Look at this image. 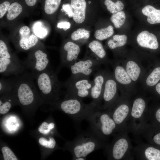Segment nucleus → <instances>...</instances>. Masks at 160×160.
<instances>
[{"mask_svg": "<svg viewBox=\"0 0 160 160\" xmlns=\"http://www.w3.org/2000/svg\"><path fill=\"white\" fill-rule=\"evenodd\" d=\"M108 144L98 136L90 129L79 133L72 141L67 143V148L72 155V159L86 157L92 152L105 148Z\"/></svg>", "mask_w": 160, "mask_h": 160, "instance_id": "obj_1", "label": "nucleus"}, {"mask_svg": "<svg viewBox=\"0 0 160 160\" xmlns=\"http://www.w3.org/2000/svg\"><path fill=\"white\" fill-rule=\"evenodd\" d=\"M87 120L89 123L90 129L106 142L110 137L118 132L116 124L106 110H97Z\"/></svg>", "mask_w": 160, "mask_h": 160, "instance_id": "obj_2", "label": "nucleus"}, {"mask_svg": "<svg viewBox=\"0 0 160 160\" xmlns=\"http://www.w3.org/2000/svg\"><path fill=\"white\" fill-rule=\"evenodd\" d=\"M57 73L51 68L34 76L36 83L41 94L54 100L58 99L63 84L58 79Z\"/></svg>", "mask_w": 160, "mask_h": 160, "instance_id": "obj_3", "label": "nucleus"}, {"mask_svg": "<svg viewBox=\"0 0 160 160\" xmlns=\"http://www.w3.org/2000/svg\"><path fill=\"white\" fill-rule=\"evenodd\" d=\"M65 98L62 101L56 102L55 104L76 122H80L83 120H87L92 114L100 109L92 102L89 104H85L81 100L73 98Z\"/></svg>", "mask_w": 160, "mask_h": 160, "instance_id": "obj_4", "label": "nucleus"}, {"mask_svg": "<svg viewBox=\"0 0 160 160\" xmlns=\"http://www.w3.org/2000/svg\"><path fill=\"white\" fill-rule=\"evenodd\" d=\"M127 131L117 132L111 143L105 149L108 159L121 160L128 158L132 148Z\"/></svg>", "mask_w": 160, "mask_h": 160, "instance_id": "obj_5", "label": "nucleus"}, {"mask_svg": "<svg viewBox=\"0 0 160 160\" xmlns=\"http://www.w3.org/2000/svg\"><path fill=\"white\" fill-rule=\"evenodd\" d=\"M93 80L89 78L70 77L63 83L66 89L65 97L73 98L82 100L84 98L90 97Z\"/></svg>", "mask_w": 160, "mask_h": 160, "instance_id": "obj_6", "label": "nucleus"}, {"mask_svg": "<svg viewBox=\"0 0 160 160\" xmlns=\"http://www.w3.org/2000/svg\"><path fill=\"white\" fill-rule=\"evenodd\" d=\"M131 106L126 102H122L117 99L107 110L116 124L118 132L129 131L128 123L129 122Z\"/></svg>", "mask_w": 160, "mask_h": 160, "instance_id": "obj_7", "label": "nucleus"}, {"mask_svg": "<svg viewBox=\"0 0 160 160\" xmlns=\"http://www.w3.org/2000/svg\"><path fill=\"white\" fill-rule=\"evenodd\" d=\"M23 62L26 70H30L33 76L51 68L47 53L41 49L32 51Z\"/></svg>", "mask_w": 160, "mask_h": 160, "instance_id": "obj_8", "label": "nucleus"}, {"mask_svg": "<svg viewBox=\"0 0 160 160\" xmlns=\"http://www.w3.org/2000/svg\"><path fill=\"white\" fill-rule=\"evenodd\" d=\"M147 103L142 97H137L134 100L130 114L129 130L134 132L147 123Z\"/></svg>", "mask_w": 160, "mask_h": 160, "instance_id": "obj_9", "label": "nucleus"}, {"mask_svg": "<svg viewBox=\"0 0 160 160\" xmlns=\"http://www.w3.org/2000/svg\"><path fill=\"white\" fill-rule=\"evenodd\" d=\"M103 64L97 60L89 56L78 60L69 68L72 78L87 77L93 75L99 69Z\"/></svg>", "mask_w": 160, "mask_h": 160, "instance_id": "obj_10", "label": "nucleus"}, {"mask_svg": "<svg viewBox=\"0 0 160 160\" xmlns=\"http://www.w3.org/2000/svg\"><path fill=\"white\" fill-rule=\"evenodd\" d=\"M80 51L79 46L75 42L68 41L63 45L61 50L60 63L57 68V73L63 67L68 68L76 62Z\"/></svg>", "mask_w": 160, "mask_h": 160, "instance_id": "obj_11", "label": "nucleus"}, {"mask_svg": "<svg viewBox=\"0 0 160 160\" xmlns=\"http://www.w3.org/2000/svg\"><path fill=\"white\" fill-rule=\"evenodd\" d=\"M106 72L104 71L98 70L94 74L93 84L91 89L90 97L92 102L99 109H102L100 106Z\"/></svg>", "mask_w": 160, "mask_h": 160, "instance_id": "obj_12", "label": "nucleus"}, {"mask_svg": "<svg viewBox=\"0 0 160 160\" xmlns=\"http://www.w3.org/2000/svg\"><path fill=\"white\" fill-rule=\"evenodd\" d=\"M117 84L113 76L106 72L103 95L104 105L102 109L105 110L117 99Z\"/></svg>", "mask_w": 160, "mask_h": 160, "instance_id": "obj_13", "label": "nucleus"}, {"mask_svg": "<svg viewBox=\"0 0 160 160\" xmlns=\"http://www.w3.org/2000/svg\"><path fill=\"white\" fill-rule=\"evenodd\" d=\"M19 32L20 38L17 45L20 49L28 50L34 47L37 44L38 41L37 38L35 35L31 34L30 29L28 26H22L20 29Z\"/></svg>", "mask_w": 160, "mask_h": 160, "instance_id": "obj_14", "label": "nucleus"}, {"mask_svg": "<svg viewBox=\"0 0 160 160\" xmlns=\"http://www.w3.org/2000/svg\"><path fill=\"white\" fill-rule=\"evenodd\" d=\"M134 153L137 158L141 159L160 160V150L147 144H139L134 149Z\"/></svg>", "mask_w": 160, "mask_h": 160, "instance_id": "obj_15", "label": "nucleus"}, {"mask_svg": "<svg viewBox=\"0 0 160 160\" xmlns=\"http://www.w3.org/2000/svg\"><path fill=\"white\" fill-rule=\"evenodd\" d=\"M70 4L73 9V20L79 24L83 23L86 18L87 7L86 0H71Z\"/></svg>", "mask_w": 160, "mask_h": 160, "instance_id": "obj_16", "label": "nucleus"}, {"mask_svg": "<svg viewBox=\"0 0 160 160\" xmlns=\"http://www.w3.org/2000/svg\"><path fill=\"white\" fill-rule=\"evenodd\" d=\"M137 41L141 47L152 49H157L159 43L156 36L147 31L141 32L137 36Z\"/></svg>", "mask_w": 160, "mask_h": 160, "instance_id": "obj_17", "label": "nucleus"}, {"mask_svg": "<svg viewBox=\"0 0 160 160\" xmlns=\"http://www.w3.org/2000/svg\"><path fill=\"white\" fill-rule=\"evenodd\" d=\"M88 47L91 51V57L101 62L106 63V52L102 44L97 40H94L88 44Z\"/></svg>", "mask_w": 160, "mask_h": 160, "instance_id": "obj_18", "label": "nucleus"}, {"mask_svg": "<svg viewBox=\"0 0 160 160\" xmlns=\"http://www.w3.org/2000/svg\"><path fill=\"white\" fill-rule=\"evenodd\" d=\"M113 66V76L117 83L123 85L130 84L132 80L124 68L117 64Z\"/></svg>", "mask_w": 160, "mask_h": 160, "instance_id": "obj_19", "label": "nucleus"}, {"mask_svg": "<svg viewBox=\"0 0 160 160\" xmlns=\"http://www.w3.org/2000/svg\"><path fill=\"white\" fill-rule=\"evenodd\" d=\"M142 12L148 17L147 20L149 23L152 24L160 23V9L147 5L143 8Z\"/></svg>", "mask_w": 160, "mask_h": 160, "instance_id": "obj_20", "label": "nucleus"}, {"mask_svg": "<svg viewBox=\"0 0 160 160\" xmlns=\"http://www.w3.org/2000/svg\"><path fill=\"white\" fill-rule=\"evenodd\" d=\"M126 70L132 81H135L138 79L141 72V69L138 64L133 60L127 62Z\"/></svg>", "mask_w": 160, "mask_h": 160, "instance_id": "obj_21", "label": "nucleus"}, {"mask_svg": "<svg viewBox=\"0 0 160 160\" xmlns=\"http://www.w3.org/2000/svg\"><path fill=\"white\" fill-rule=\"evenodd\" d=\"M127 39V36L125 35H114L112 39L108 41V46L110 49H112L122 47L126 44Z\"/></svg>", "mask_w": 160, "mask_h": 160, "instance_id": "obj_22", "label": "nucleus"}, {"mask_svg": "<svg viewBox=\"0 0 160 160\" xmlns=\"http://www.w3.org/2000/svg\"><path fill=\"white\" fill-rule=\"evenodd\" d=\"M113 33V28L110 25L106 28L96 30L94 33V36L97 40L102 41L109 38Z\"/></svg>", "mask_w": 160, "mask_h": 160, "instance_id": "obj_23", "label": "nucleus"}, {"mask_svg": "<svg viewBox=\"0 0 160 160\" xmlns=\"http://www.w3.org/2000/svg\"><path fill=\"white\" fill-rule=\"evenodd\" d=\"M22 11L21 5L17 2H14L10 5L8 8L7 18L9 20H13L16 18Z\"/></svg>", "mask_w": 160, "mask_h": 160, "instance_id": "obj_24", "label": "nucleus"}, {"mask_svg": "<svg viewBox=\"0 0 160 160\" xmlns=\"http://www.w3.org/2000/svg\"><path fill=\"white\" fill-rule=\"evenodd\" d=\"M104 4L106 7L107 9L112 14L121 11L124 7L123 3L119 0L115 2L111 0H105Z\"/></svg>", "mask_w": 160, "mask_h": 160, "instance_id": "obj_25", "label": "nucleus"}, {"mask_svg": "<svg viewBox=\"0 0 160 160\" xmlns=\"http://www.w3.org/2000/svg\"><path fill=\"white\" fill-rule=\"evenodd\" d=\"M61 0H45L44 10L48 15H52L58 9Z\"/></svg>", "mask_w": 160, "mask_h": 160, "instance_id": "obj_26", "label": "nucleus"}, {"mask_svg": "<svg viewBox=\"0 0 160 160\" xmlns=\"http://www.w3.org/2000/svg\"><path fill=\"white\" fill-rule=\"evenodd\" d=\"M126 15L123 11H120L113 14L110 20L116 28H120L124 24L126 20Z\"/></svg>", "mask_w": 160, "mask_h": 160, "instance_id": "obj_27", "label": "nucleus"}, {"mask_svg": "<svg viewBox=\"0 0 160 160\" xmlns=\"http://www.w3.org/2000/svg\"><path fill=\"white\" fill-rule=\"evenodd\" d=\"M90 36V31L84 28H80L72 33L71 38L73 41H77L81 39L87 40Z\"/></svg>", "mask_w": 160, "mask_h": 160, "instance_id": "obj_28", "label": "nucleus"}, {"mask_svg": "<svg viewBox=\"0 0 160 160\" xmlns=\"http://www.w3.org/2000/svg\"><path fill=\"white\" fill-rule=\"evenodd\" d=\"M160 80V67L155 68L149 75L146 79V84L148 86L156 85Z\"/></svg>", "mask_w": 160, "mask_h": 160, "instance_id": "obj_29", "label": "nucleus"}, {"mask_svg": "<svg viewBox=\"0 0 160 160\" xmlns=\"http://www.w3.org/2000/svg\"><path fill=\"white\" fill-rule=\"evenodd\" d=\"M13 82L12 79L1 78L0 79V93L4 94L10 92L13 89Z\"/></svg>", "mask_w": 160, "mask_h": 160, "instance_id": "obj_30", "label": "nucleus"}, {"mask_svg": "<svg viewBox=\"0 0 160 160\" xmlns=\"http://www.w3.org/2000/svg\"><path fill=\"white\" fill-rule=\"evenodd\" d=\"M39 142L41 145L51 149H54L56 145V141L53 137H49L48 141L46 138L41 137L39 139Z\"/></svg>", "mask_w": 160, "mask_h": 160, "instance_id": "obj_31", "label": "nucleus"}, {"mask_svg": "<svg viewBox=\"0 0 160 160\" xmlns=\"http://www.w3.org/2000/svg\"><path fill=\"white\" fill-rule=\"evenodd\" d=\"M33 31L35 34L41 38H44L47 34V30L41 27V23L40 22L35 24L33 26Z\"/></svg>", "mask_w": 160, "mask_h": 160, "instance_id": "obj_32", "label": "nucleus"}, {"mask_svg": "<svg viewBox=\"0 0 160 160\" xmlns=\"http://www.w3.org/2000/svg\"><path fill=\"white\" fill-rule=\"evenodd\" d=\"M1 151L4 160H17V158L12 151L8 147L2 148Z\"/></svg>", "mask_w": 160, "mask_h": 160, "instance_id": "obj_33", "label": "nucleus"}, {"mask_svg": "<svg viewBox=\"0 0 160 160\" xmlns=\"http://www.w3.org/2000/svg\"><path fill=\"white\" fill-rule=\"evenodd\" d=\"M54 127L55 124L53 123L52 122L48 124L46 122H44L39 126L38 131L41 133L46 135L48 134Z\"/></svg>", "mask_w": 160, "mask_h": 160, "instance_id": "obj_34", "label": "nucleus"}, {"mask_svg": "<svg viewBox=\"0 0 160 160\" xmlns=\"http://www.w3.org/2000/svg\"><path fill=\"white\" fill-rule=\"evenodd\" d=\"M5 101L0 100V113L4 114L7 113L10 109L12 106V100L11 98L6 99Z\"/></svg>", "mask_w": 160, "mask_h": 160, "instance_id": "obj_35", "label": "nucleus"}, {"mask_svg": "<svg viewBox=\"0 0 160 160\" xmlns=\"http://www.w3.org/2000/svg\"><path fill=\"white\" fill-rule=\"evenodd\" d=\"M10 5L8 1H5L0 5V18H2L4 15Z\"/></svg>", "mask_w": 160, "mask_h": 160, "instance_id": "obj_36", "label": "nucleus"}, {"mask_svg": "<svg viewBox=\"0 0 160 160\" xmlns=\"http://www.w3.org/2000/svg\"><path fill=\"white\" fill-rule=\"evenodd\" d=\"M62 8L69 18L72 17L73 11V8L70 3H67L63 4Z\"/></svg>", "mask_w": 160, "mask_h": 160, "instance_id": "obj_37", "label": "nucleus"}, {"mask_svg": "<svg viewBox=\"0 0 160 160\" xmlns=\"http://www.w3.org/2000/svg\"><path fill=\"white\" fill-rule=\"evenodd\" d=\"M71 26V24L70 22L64 21L58 23L57 26L59 28H63L65 30L69 28Z\"/></svg>", "mask_w": 160, "mask_h": 160, "instance_id": "obj_38", "label": "nucleus"}, {"mask_svg": "<svg viewBox=\"0 0 160 160\" xmlns=\"http://www.w3.org/2000/svg\"><path fill=\"white\" fill-rule=\"evenodd\" d=\"M153 140L156 144L160 145V132L154 135L153 137Z\"/></svg>", "mask_w": 160, "mask_h": 160, "instance_id": "obj_39", "label": "nucleus"}, {"mask_svg": "<svg viewBox=\"0 0 160 160\" xmlns=\"http://www.w3.org/2000/svg\"><path fill=\"white\" fill-rule=\"evenodd\" d=\"M37 0H25L26 4L29 6H33L35 5Z\"/></svg>", "mask_w": 160, "mask_h": 160, "instance_id": "obj_40", "label": "nucleus"}, {"mask_svg": "<svg viewBox=\"0 0 160 160\" xmlns=\"http://www.w3.org/2000/svg\"><path fill=\"white\" fill-rule=\"evenodd\" d=\"M155 116L156 120L160 123V108L158 109L155 113Z\"/></svg>", "mask_w": 160, "mask_h": 160, "instance_id": "obj_41", "label": "nucleus"}, {"mask_svg": "<svg viewBox=\"0 0 160 160\" xmlns=\"http://www.w3.org/2000/svg\"><path fill=\"white\" fill-rule=\"evenodd\" d=\"M156 89L157 92L160 95V83H159L156 85Z\"/></svg>", "mask_w": 160, "mask_h": 160, "instance_id": "obj_42", "label": "nucleus"}]
</instances>
